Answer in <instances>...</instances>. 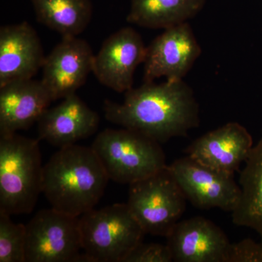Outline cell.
Listing matches in <instances>:
<instances>
[{
  "instance_id": "1",
  "label": "cell",
  "mask_w": 262,
  "mask_h": 262,
  "mask_svg": "<svg viewBox=\"0 0 262 262\" xmlns=\"http://www.w3.org/2000/svg\"><path fill=\"white\" fill-rule=\"evenodd\" d=\"M103 110L108 121L138 131L160 144L185 137L201 122L199 103L184 80L144 82L125 92L122 103L105 101Z\"/></svg>"
},
{
  "instance_id": "2",
  "label": "cell",
  "mask_w": 262,
  "mask_h": 262,
  "mask_svg": "<svg viewBox=\"0 0 262 262\" xmlns=\"http://www.w3.org/2000/svg\"><path fill=\"white\" fill-rule=\"evenodd\" d=\"M108 180L91 146L72 144L60 148L44 165L42 193L53 209L80 217L98 204Z\"/></svg>"
},
{
  "instance_id": "3",
  "label": "cell",
  "mask_w": 262,
  "mask_h": 262,
  "mask_svg": "<svg viewBox=\"0 0 262 262\" xmlns=\"http://www.w3.org/2000/svg\"><path fill=\"white\" fill-rule=\"evenodd\" d=\"M43 170L37 140L17 134L0 136V211L31 213L42 193Z\"/></svg>"
},
{
  "instance_id": "4",
  "label": "cell",
  "mask_w": 262,
  "mask_h": 262,
  "mask_svg": "<svg viewBox=\"0 0 262 262\" xmlns=\"http://www.w3.org/2000/svg\"><path fill=\"white\" fill-rule=\"evenodd\" d=\"M91 147L110 180L119 184L130 185L167 166L159 142L125 127L101 131Z\"/></svg>"
},
{
  "instance_id": "5",
  "label": "cell",
  "mask_w": 262,
  "mask_h": 262,
  "mask_svg": "<svg viewBox=\"0 0 262 262\" xmlns=\"http://www.w3.org/2000/svg\"><path fill=\"white\" fill-rule=\"evenodd\" d=\"M80 223L82 250L91 262H123L146 234L127 203L94 208Z\"/></svg>"
},
{
  "instance_id": "6",
  "label": "cell",
  "mask_w": 262,
  "mask_h": 262,
  "mask_svg": "<svg viewBox=\"0 0 262 262\" xmlns=\"http://www.w3.org/2000/svg\"><path fill=\"white\" fill-rule=\"evenodd\" d=\"M129 186L127 205L143 230L166 237L184 214L187 201L167 166Z\"/></svg>"
},
{
  "instance_id": "7",
  "label": "cell",
  "mask_w": 262,
  "mask_h": 262,
  "mask_svg": "<svg viewBox=\"0 0 262 262\" xmlns=\"http://www.w3.org/2000/svg\"><path fill=\"white\" fill-rule=\"evenodd\" d=\"M26 262L81 261L80 217L41 210L26 225Z\"/></svg>"
},
{
  "instance_id": "8",
  "label": "cell",
  "mask_w": 262,
  "mask_h": 262,
  "mask_svg": "<svg viewBox=\"0 0 262 262\" xmlns=\"http://www.w3.org/2000/svg\"><path fill=\"white\" fill-rule=\"evenodd\" d=\"M167 168L195 208H220L232 213L237 206L241 187L234 175L207 166L188 155L167 165Z\"/></svg>"
},
{
  "instance_id": "9",
  "label": "cell",
  "mask_w": 262,
  "mask_h": 262,
  "mask_svg": "<svg viewBox=\"0 0 262 262\" xmlns=\"http://www.w3.org/2000/svg\"><path fill=\"white\" fill-rule=\"evenodd\" d=\"M201 53L189 22L164 29L146 48L143 81L152 82L163 77L168 81L183 80Z\"/></svg>"
},
{
  "instance_id": "10",
  "label": "cell",
  "mask_w": 262,
  "mask_h": 262,
  "mask_svg": "<svg viewBox=\"0 0 262 262\" xmlns=\"http://www.w3.org/2000/svg\"><path fill=\"white\" fill-rule=\"evenodd\" d=\"M146 47L139 32L124 27L110 36L94 56L92 72L100 83L118 93L133 89L134 74L145 61Z\"/></svg>"
},
{
  "instance_id": "11",
  "label": "cell",
  "mask_w": 262,
  "mask_h": 262,
  "mask_svg": "<svg viewBox=\"0 0 262 262\" xmlns=\"http://www.w3.org/2000/svg\"><path fill=\"white\" fill-rule=\"evenodd\" d=\"M94 54L89 43L77 37H62L46 56L42 84L53 101L76 94L92 72Z\"/></svg>"
},
{
  "instance_id": "12",
  "label": "cell",
  "mask_w": 262,
  "mask_h": 262,
  "mask_svg": "<svg viewBox=\"0 0 262 262\" xmlns=\"http://www.w3.org/2000/svg\"><path fill=\"white\" fill-rule=\"evenodd\" d=\"M176 262H227L229 242L225 232L208 219L179 221L166 237Z\"/></svg>"
},
{
  "instance_id": "13",
  "label": "cell",
  "mask_w": 262,
  "mask_h": 262,
  "mask_svg": "<svg viewBox=\"0 0 262 262\" xmlns=\"http://www.w3.org/2000/svg\"><path fill=\"white\" fill-rule=\"evenodd\" d=\"M253 147L252 136L247 129L230 122L196 139L185 152L207 166L234 175Z\"/></svg>"
},
{
  "instance_id": "14",
  "label": "cell",
  "mask_w": 262,
  "mask_h": 262,
  "mask_svg": "<svg viewBox=\"0 0 262 262\" xmlns=\"http://www.w3.org/2000/svg\"><path fill=\"white\" fill-rule=\"evenodd\" d=\"M46 56L35 29L27 22L0 28V87L32 79Z\"/></svg>"
},
{
  "instance_id": "15",
  "label": "cell",
  "mask_w": 262,
  "mask_h": 262,
  "mask_svg": "<svg viewBox=\"0 0 262 262\" xmlns=\"http://www.w3.org/2000/svg\"><path fill=\"white\" fill-rule=\"evenodd\" d=\"M99 122L98 113L72 94L43 114L37 122L39 139L57 147L72 145L94 135Z\"/></svg>"
},
{
  "instance_id": "16",
  "label": "cell",
  "mask_w": 262,
  "mask_h": 262,
  "mask_svg": "<svg viewBox=\"0 0 262 262\" xmlns=\"http://www.w3.org/2000/svg\"><path fill=\"white\" fill-rule=\"evenodd\" d=\"M41 80L15 81L0 87V136L27 130L53 102Z\"/></svg>"
},
{
  "instance_id": "17",
  "label": "cell",
  "mask_w": 262,
  "mask_h": 262,
  "mask_svg": "<svg viewBox=\"0 0 262 262\" xmlns=\"http://www.w3.org/2000/svg\"><path fill=\"white\" fill-rule=\"evenodd\" d=\"M239 185L241 196L231 213L232 222L256 231L262 242V136L245 162Z\"/></svg>"
},
{
  "instance_id": "18",
  "label": "cell",
  "mask_w": 262,
  "mask_h": 262,
  "mask_svg": "<svg viewBox=\"0 0 262 262\" xmlns=\"http://www.w3.org/2000/svg\"><path fill=\"white\" fill-rule=\"evenodd\" d=\"M206 3L207 0H130L126 20L144 28H170L192 20Z\"/></svg>"
},
{
  "instance_id": "19",
  "label": "cell",
  "mask_w": 262,
  "mask_h": 262,
  "mask_svg": "<svg viewBox=\"0 0 262 262\" xmlns=\"http://www.w3.org/2000/svg\"><path fill=\"white\" fill-rule=\"evenodd\" d=\"M37 21L59 33L62 37H77L91 22V0H30Z\"/></svg>"
},
{
  "instance_id": "20",
  "label": "cell",
  "mask_w": 262,
  "mask_h": 262,
  "mask_svg": "<svg viewBox=\"0 0 262 262\" xmlns=\"http://www.w3.org/2000/svg\"><path fill=\"white\" fill-rule=\"evenodd\" d=\"M27 227L0 211V262H26Z\"/></svg>"
},
{
  "instance_id": "21",
  "label": "cell",
  "mask_w": 262,
  "mask_h": 262,
  "mask_svg": "<svg viewBox=\"0 0 262 262\" xmlns=\"http://www.w3.org/2000/svg\"><path fill=\"white\" fill-rule=\"evenodd\" d=\"M171 251L168 245L143 244L137 246L124 259L123 262H171Z\"/></svg>"
},
{
  "instance_id": "22",
  "label": "cell",
  "mask_w": 262,
  "mask_h": 262,
  "mask_svg": "<svg viewBox=\"0 0 262 262\" xmlns=\"http://www.w3.org/2000/svg\"><path fill=\"white\" fill-rule=\"evenodd\" d=\"M227 262H262V242L251 238L231 244Z\"/></svg>"
}]
</instances>
